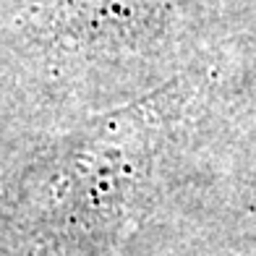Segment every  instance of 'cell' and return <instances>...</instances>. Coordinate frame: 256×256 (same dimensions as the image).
I'll return each mask as SVG.
<instances>
[{
    "instance_id": "cell-1",
    "label": "cell",
    "mask_w": 256,
    "mask_h": 256,
    "mask_svg": "<svg viewBox=\"0 0 256 256\" xmlns=\"http://www.w3.org/2000/svg\"><path fill=\"white\" fill-rule=\"evenodd\" d=\"M149 102L134 110L94 120L42 162L37 194L42 212L58 225L104 228L112 214L128 209L146 168V149L154 131Z\"/></svg>"
}]
</instances>
